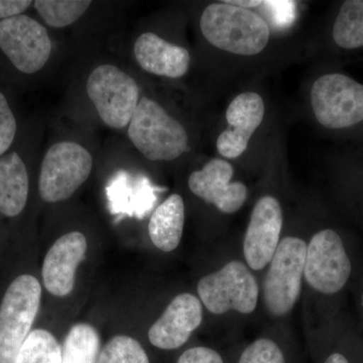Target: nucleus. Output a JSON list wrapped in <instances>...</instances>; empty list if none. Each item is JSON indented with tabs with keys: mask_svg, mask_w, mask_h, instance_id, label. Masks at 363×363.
<instances>
[{
	"mask_svg": "<svg viewBox=\"0 0 363 363\" xmlns=\"http://www.w3.org/2000/svg\"><path fill=\"white\" fill-rule=\"evenodd\" d=\"M352 272L347 245L337 229L325 226L310 234L301 298L305 331L332 319L329 303L343 292Z\"/></svg>",
	"mask_w": 363,
	"mask_h": 363,
	"instance_id": "f257e3e1",
	"label": "nucleus"
},
{
	"mask_svg": "<svg viewBox=\"0 0 363 363\" xmlns=\"http://www.w3.org/2000/svg\"><path fill=\"white\" fill-rule=\"evenodd\" d=\"M197 297L204 310L215 317L245 319L259 312V278L240 252H225L214 269L197 283Z\"/></svg>",
	"mask_w": 363,
	"mask_h": 363,
	"instance_id": "f03ea898",
	"label": "nucleus"
},
{
	"mask_svg": "<svg viewBox=\"0 0 363 363\" xmlns=\"http://www.w3.org/2000/svg\"><path fill=\"white\" fill-rule=\"evenodd\" d=\"M309 235L284 233L271 262L259 278V311L271 323L289 322L303 293Z\"/></svg>",
	"mask_w": 363,
	"mask_h": 363,
	"instance_id": "7ed1b4c3",
	"label": "nucleus"
},
{
	"mask_svg": "<svg viewBox=\"0 0 363 363\" xmlns=\"http://www.w3.org/2000/svg\"><path fill=\"white\" fill-rule=\"evenodd\" d=\"M310 100L322 128L357 140L363 150V83L342 72H328L313 83Z\"/></svg>",
	"mask_w": 363,
	"mask_h": 363,
	"instance_id": "20e7f679",
	"label": "nucleus"
},
{
	"mask_svg": "<svg viewBox=\"0 0 363 363\" xmlns=\"http://www.w3.org/2000/svg\"><path fill=\"white\" fill-rule=\"evenodd\" d=\"M200 28L210 45L238 56H255L266 49L271 30L264 18L226 1L209 4L202 13Z\"/></svg>",
	"mask_w": 363,
	"mask_h": 363,
	"instance_id": "39448f33",
	"label": "nucleus"
},
{
	"mask_svg": "<svg viewBox=\"0 0 363 363\" xmlns=\"http://www.w3.org/2000/svg\"><path fill=\"white\" fill-rule=\"evenodd\" d=\"M128 133L135 149L150 161H174L189 150L188 133L183 124L149 97L138 102Z\"/></svg>",
	"mask_w": 363,
	"mask_h": 363,
	"instance_id": "423d86ee",
	"label": "nucleus"
},
{
	"mask_svg": "<svg viewBox=\"0 0 363 363\" xmlns=\"http://www.w3.org/2000/svg\"><path fill=\"white\" fill-rule=\"evenodd\" d=\"M42 298L40 281L21 274L7 288L0 304V363H13L32 330Z\"/></svg>",
	"mask_w": 363,
	"mask_h": 363,
	"instance_id": "0eeeda50",
	"label": "nucleus"
},
{
	"mask_svg": "<svg viewBox=\"0 0 363 363\" xmlns=\"http://www.w3.org/2000/svg\"><path fill=\"white\" fill-rule=\"evenodd\" d=\"M93 157L74 142H60L45 152L39 175L40 197L48 203L66 201L89 178Z\"/></svg>",
	"mask_w": 363,
	"mask_h": 363,
	"instance_id": "6e6552de",
	"label": "nucleus"
},
{
	"mask_svg": "<svg viewBox=\"0 0 363 363\" xmlns=\"http://www.w3.org/2000/svg\"><path fill=\"white\" fill-rule=\"evenodd\" d=\"M88 97L109 128L121 130L130 124L140 102L138 83L116 66H98L88 77Z\"/></svg>",
	"mask_w": 363,
	"mask_h": 363,
	"instance_id": "1a4fd4ad",
	"label": "nucleus"
},
{
	"mask_svg": "<svg viewBox=\"0 0 363 363\" xmlns=\"http://www.w3.org/2000/svg\"><path fill=\"white\" fill-rule=\"evenodd\" d=\"M0 51L26 75L42 70L49 61L52 42L47 28L35 18L21 14L0 21Z\"/></svg>",
	"mask_w": 363,
	"mask_h": 363,
	"instance_id": "9d476101",
	"label": "nucleus"
},
{
	"mask_svg": "<svg viewBox=\"0 0 363 363\" xmlns=\"http://www.w3.org/2000/svg\"><path fill=\"white\" fill-rule=\"evenodd\" d=\"M283 206L274 195H264L255 202L243 234L240 253L247 267L257 277L271 262L284 235Z\"/></svg>",
	"mask_w": 363,
	"mask_h": 363,
	"instance_id": "9b49d317",
	"label": "nucleus"
},
{
	"mask_svg": "<svg viewBox=\"0 0 363 363\" xmlns=\"http://www.w3.org/2000/svg\"><path fill=\"white\" fill-rule=\"evenodd\" d=\"M234 169L223 159H213L188 179L191 192L205 203L213 205L222 214L233 215L247 202L248 188L240 181H233Z\"/></svg>",
	"mask_w": 363,
	"mask_h": 363,
	"instance_id": "f8f14e48",
	"label": "nucleus"
},
{
	"mask_svg": "<svg viewBox=\"0 0 363 363\" xmlns=\"http://www.w3.org/2000/svg\"><path fill=\"white\" fill-rule=\"evenodd\" d=\"M204 307L197 295L180 293L172 298L150 326L149 340L162 350H176L188 342L204 321Z\"/></svg>",
	"mask_w": 363,
	"mask_h": 363,
	"instance_id": "ddd939ff",
	"label": "nucleus"
},
{
	"mask_svg": "<svg viewBox=\"0 0 363 363\" xmlns=\"http://www.w3.org/2000/svg\"><path fill=\"white\" fill-rule=\"evenodd\" d=\"M266 114L264 99L257 93L238 95L226 109L228 128L217 138L219 154L226 159H238L247 150L253 133L259 128Z\"/></svg>",
	"mask_w": 363,
	"mask_h": 363,
	"instance_id": "4468645a",
	"label": "nucleus"
},
{
	"mask_svg": "<svg viewBox=\"0 0 363 363\" xmlns=\"http://www.w3.org/2000/svg\"><path fill=\"white\" fill-rule=\"evenodd\" d=\"M86 252L87 240L79 231H72L56 240L43 264V281L48 292L66 297L73 291L76 271L84 260Z\"/></svg>",
	"mask_w": 363,
	"mask_h": 363,
	"instance_id": "2eb2a0df",
	"label": "nucleus"
},
{
	"mask_svg": "<svg viewBox=\"0 0 363 363\" xmlns=\"http://www.w3.org/2000/svg\"><path fill=\"white\" fill-rule=\"evenodd\" d=\"M133 52L143 70L161 77H183L190 67L191 56L187 49L171 44L154 33L140 35Z\"/></svg>",
	"mask_w": 363,
	"mask_h": 363,
	"instance_id": "dca6fc26",
	"label": "nucleus"
},
{
	"mask_svg": "<svg viewBox=\"0 0 363 363\" xmlns=\"http://www.w3.org/2000/svg\"><path fill=\"white\" fill-rule=\"evenodd\" d=\"M30 177L23 157L16 150L0 157V214L13 218L25 210Z\"/></svg>",
	"mask_w": 363,
	"mask_h": 363,
	"instance_id": "f3484780",
	"label": "nucleus"
},
{
	"mask_svg": "<svg viewBox=\"0 0 363 363\" xmlns=\"http://www.w3.org/2000/svg\"><path fill=\"white\" fill-rule=\"evenodd\" d=\"M185 218V203L182 196H169L150 216L149 235L152 245L164 252L177 250L183 238Z\"/></svg>",
	"mask_w": 363,
	"mask_h": 363,
	"instance_id": "a211bd4d",
	"label": "nucleus"
},
{
	"mask_svg": "<svg viewBox=\"0 0 363 363\" xmlns=\"http://www.w3.org/2000/svg\"><path fill=\"white\" fill-rule=\"evenodd\" d=\"M289 322L271 323L264 331L243 346L238 363H289L288 346L291 343Z\"/></svg>",
	"mask_w": 363,
	"mask_h": 363,
	"instance_id": "6ab92c4d",
	"label": "nucleus"
},
{
	"mask_svg": "<svg viewBox=\"0 0 363 363\" xmlns=\"http://www.w3.org/2000/svg\"><path fill=\"white\" fill-rule=\"evenodd\" d=\"M330 40L344 54L363 52V0L341 2L332 21Z\"/></svg>",
	"mask_w": 363,
	"mask_h": 363,
	"instance_id": "aec40b11",
	"label": "nucleus"
},
{
	"mask_svg": "<svg viewBox=\"0 0 363 363\" xmlns=\"http://www.w3.org/2000/svg\"><path fill=\"white\" fill-rule=\"evenodd\" d=\"M100 354L99 334L87 323L71 327L62 346V363H97Z\"/></svg>",
	"mask_w": 363,
	"mask_h": 363,
	"instance_id": "412c9836",
	"label": "nucleus"
},
{
	"mask_svg": "<svg viewBox=\"0 0 363 363\" xmlns=\"http://www.w3.org/2000/svg\"><path fill=\"white\" fill-rule=\"evenodd\" d=\"M13 363H62V347L56 337L45 329L28 334Z\"/></svg>",
	"mask_w": 363,
	"mask_h": 363,
	"instance_id": "4be33fe9",
	"label": "nucleus"
},
{
	"mask_svg": "<svg viewBox=\"0 0 363 363\" xmlns=\"http://www.w3.org/2000/svg\"><path fill=\"white\" fill-rule=\"evenodd\" d=\"M88 0H37L35 11L51 28H62L76 23L86 13Z\"/></svg>",
	"mask_w": 363,
	"mask_h": 363,
	"instance_id": "5701e85b",
	"label": "nucleus"
},
{
	"mask_svg": "<svg viewBox=\"0 0 363 363\" xmlns=\"http://www.w3.org/2000/svg\"><path fill=\"white\" fill-rule=\"evenodd\" d=\"M97 363H150L142 344L130 336L117 335L100 352Z\"/></svg>",
	"mask_w": 363,
	"mask_h": 363,
	"instance_id": "b1692460",
	"label": "nucleus"
},
{
	"mask_svg": "<svg viewBox=\"0 0 363 363\" xmlns=\"http://www.w3.org/2000/svg\"><path fill=\"white\" fill-rule=\"evenodd\" d=\"M18 133V123L6 95L0 91V157L13 147Z\"/></svg>",
	"mask_w": 363,
	"mask_h": 363,
	"instance_id": "393cba45",
	"label": "nucleus"
},
{
	"mask_svg": "<svg viewBox=\"0 0 363 363\" xmlns=\"http://www.w3.org/2000/svg\"><path fill=\"white\" fill-rule=\"evenodd\" d=\"M177 363H225L218 351L208 346H194L184 351Z\"/></svg>",
	"mask_w": 363,
	"mask_h": 363,
	"instance_id": "a878e982",
	"label": "nucleus"
},
{
	"mask_svg": "<svg viewBox=\"0 0 363 363\" xmlns=\"http://www.w3.org/2000/svg\"><path fill=\"white\" fill-rule=\"evenodd\" d=\"M32 4L30 0H0V21L25 14Z\"/></svg>",
	"mask_w": 363,
	"mask_h": 363,
	"instance_id": "bb28decb",
	"label": "nucleus"
},
{
	"mask_svg": "<svg viewBox=\"0 0 363 363\" xmlns=\"http://www.w3.org/2000/svg\"><path fill=\"white\" fill-rule=\"evenodd\" d=\"M322 363H351V362L342 351L332 350L324 357Z\"/></svg>",
	"mask_w": 363,
	"mask_h": 363,
	"instance_id": "cd10ccee",
	"label": "nucleus"
},
{
	"mask_svg": "<svg viewBox=\"0 0 363 363\" xmlns=\"http://www.w3.org/2000/svg\"><path fill=\"white\" fill-rule=\"evenodd\" d=\"M226 2L247 9H253V7H257L264 4V1H259V0H226Z\"/></svg>",
	"mask_w": 363,
	"mask_h": 363,
	"instance_id": "c85d7f7f",
	"label": "nucleus"
},
{
	"mask_svg": "<svg viewBox=\"0 0 363 363\" xmlns=\"http://www.w3.org/2000/svg\"><path fill=\"white\" fill-rule=\"evenodd\" d=\"M360 306H362V312H363V289H362V295H360Z\"/></svg>",
	"mask_w": 363,
	"mask_h": 363,
	"instance_id": "c756f323",
	"label": "nucleus"
},
{
	"mask_svg": "<svg viewBox=\"0 0 363 363\" xmlns=\"http://www.w3.org/2000/svg\"><path fill=\"white\" fill-rule=\"evenodd\" d=\"M362 171H363V168H362Z\"/></svg>",
	"mask_w": 363,
	"mask_h": 363,
	"instance_id": "7c9ffc66",
	"label": "nucleus"
}]
</instances>
